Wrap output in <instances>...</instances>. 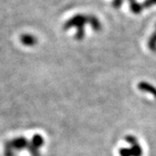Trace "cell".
<instances>
[{
    "label": "cell",
    "instance_id": "1",
    "mask_svg": "<svg viewBox=\"0 0 156 156\" xmlns=\"http://www.w3.org/2000/svg\"><path fill=\"white\" fill-rule=\"evenodd\" d=\"M89 19L87 17H84L83 15H76L74 17H72L69 22L65 23V29H69L74 26H76L78 29H83V26L85 24Z\"/></svg>",
    "mask_w": 156,
    "mask_h": 156
},
{
    "label": "cell",
    "instance_id": "2",
    "mask_svg": "<svg viewBox=\"0 0 156 156\" xmlns=\"http://www.w3.org/2000/svg\"><path fill=\"white\" fill-rule=\"evenodd\" d=\"M11 147L13 148V150L17 149V150H22L23 148L27 147L28 148L29 143L27 141V140L23 137H21V138H17V139L13 140L12 141H10Z\"/></svg>",
    "mask_w": 156,
    "mask_h": 156
},
{
    "label": "cell",
    "instance_id": "3",
    "mask_svg": "<svg viewBox=\"0 0 156 156\" xmlns=\"http://www.w3.org/2000/svg\"><path fill=\"white\" fill-rule=\"evenodd\" d=\"M138 88H139L141 91H145L147 93H150L152 95H154L156 97V89L152 86L150 84H148L147 83H141L138 85Z\"/></svg>",
    "mask_w": 156,
    "mask_h": 156
},
{
    "label": "cell",
    "instance_id": "4",
    "mask_svg": "<svg viewBox=\"0 0 156 156\" xmlns=\"http://www.w3.org/2000/svg\"><path fill=\"white\" fill-rule=\"evenodd\" d=\"M88 18H89V23H91L93 29L95 30H100L101 29V23L98 21V19L95 17H94V16H90Z\"/></svg>",
    "mask_w": 156,
    "mask_h": 156
},
{
    "label": "cell",
    "instance_id": "5",
    "mask_svg": "<svg viewBox=\"0 0 156 156\" xmlns=\"http://www.w3.org/2000/svg\"><path fill=\"white\" fill-rule=\"evenodd\" d=\"M130 2V8H131V11H133L134 13L137 14V13H140V11H142V8L143 6L140 5L139 4H137L135 2V0H129Z\"/></svg>",
    "mask_w": 156,
    "mask_h": 156
},
{
    "label": "cell",
    "instance_id": "6",
    "mask_svg": "<svg viewBox=\"0 0 156 156\" xmlns=\"http://www.w3.org/2000/svg\"><path fill=\"white\" fill-rule=\"evenodd\" d=\"M43 143H44V139H43V137H41L40 135H36V136H34L33 137L32 143H31V144L37 148V147H41V146L43 145Z\"/></svg>",
    "mask_w": 156,
    "mask_h": 156
},
{
    "label": "cell",
    "instance_id": "7",
    "mask_svg": "<svg viewBox=\"0 0 156 156\" xmlns=\"http://www.w3.org/2000/svg\"><path fill=\"white\" fill-rule=\"evenodd\" d=\"M36 38L32 36H24L23 37V43L26 45H33L36 44Z\"/></svg>",
    "mask_w": 156,
    "mask_h": 156
},
{
    "label": "cell",
    "instance_id": "8",
    "mask_svg": "<svg viewBox=\"0 0 156 156\" xmlns=\"http://www.w3.org/2000/svg\"><path fill=\"white\" fill-rule=\"evenodd\" d=\"M149 47L152 50H155L156 49V32L153 36L149 40Z\"/></svg>",
    "mask_w": 156,
    "mask_h": 156
},
{
    "label": "cell",
    "instance_id": "9",
    "mask_svg": "<svg viewBox=\"0 0 156 156\" xmlns=\"http://www.w3.org/2000/svg\"><path fill=\"white\" fill-rule=\"evenodd\" d=\"M120 154L121 156H132V151L128 148H122L120 150Z\"/></svg>",
    "mask_w": 156,
    "mask_h": 156
},
{
    "label": "cell",
    "instance_id": "10",
    "mask_svg": "<svg viewBox=\"0 0 156 156\" xmlns=\"http://www.w3.org/2000/svg\"><path fill=\"white\" fill-rule=\"evenodd\" d=\"M156 0H146V2L143 5V8H149L151 6L155 5Z\"/></svg>",
    "mask_w": 156,
    "mask_h": 156
},
{
    "label": "cell",
    "instance_id": "11",
    "mask_svg": "<svg viewBox=\"0 0 156 156\" xmlns=\"http://www.w3.org/2000/svg\"><path fill=\"white\" fill-rule=\"evenodd\" d=\"M122 0H114L113 5H114L115 8H119L120 6L122 5Z\"/></svg>",
    "mask_w": 156,
    "mask_h": 156
}]
</instances>
